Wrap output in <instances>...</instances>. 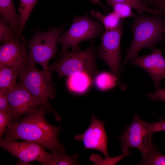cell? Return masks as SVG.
Here are the masks:
<instances>
[{
  "mask_svg": "<svg viewBox=\"0 0 165 165\" xmlns=\"http://www.w3.org/2000/svg\"><path fill=\"white\" fill-rule=\"evenodd\" d=\"M46 112L41 106L18 122L9 123L2 138L10 141L22 140L33 142L49 149L52 152H66L58 138L63 127L49 123L45 118Z\"/></svg>",
  "mask_w": 165,
  "mask_h": 165,
  "instance_id": "obj_1",
  "label": "cell"
},
{
  "mask_svg": "<svg viewBox=\"0 0 165 165\" xmlns=\"http://www.w3.org/2000/svg\"><path fill=\"white\" fill-rule=\"evenodd\" d=\"M133 18L132 24L128 25L133 31V39L127 49L121 71L129 61L138 55L141 50L147 47L151 50L157 43L165 40V18L157 15L149 16L145 13L135 14Z\"/></svg>",
  "mask_w": 165,
  "mask_h": 165,
  "instance_id": "obj_2",
  "label": "cell"
},
{
  "mask_svg": "<svg viewBox=\"0 0 165 165\" xmlns=\"http://www.w3.org/2000/svg\"><path fill=\"white\" fill-rule=\"evenodd\" d=\"M53 72L47 70H40L35 64H29L19 73L20 82L39 101L47 113H53L56 119L61 118L49 101L55 96V83L52 79Z\"/></svg>",
  "mask_w": 165,
  "mask_h": 165,
  "instance_id": "obj_3",
  "label": "cell"
},
{
  "mask_svg": "<svg viewBox=\"0 0 165 165\" xmlns=\"http://www.w3.org/2000/svg\"><path fill=\"white\" fill-rule=\"evenodd\" d=\"M65 26L64 23L46 31H38L34 33L31 38L26 42L29 64H38L43 70H48L49 62L55 57L58 52L57 44Z\"/></svg>",
  "mask_w": 165,
  "mask_h": 165,
  "instance_id": "obj_4",
  "label": "cell"
},
{
  "mask_svg": "<svg viewBox=\"0 0 165 165\" xmlns=\"http://www.w3.org/2000/svg\"><path fill=\"white\" fill-rule=\"evenodd\" d=\"M61 58L49 66L48 69L58 74L56 82L61 78L82 72L93 77L98 72L96 63V53L93 45L81 51L68 50L60 53Z\"/></svg>",
  "mask_w": 165,
  "mask_h": 165,
  "instance_id": "obj_5",
  "label": "cell"
},
{
  "mask_svg": "<svg viewBox=\"0 0 165 165\" xmlns=\"http://www.w3.org/2000/svg\"><path fill=\"white\" fill-rule=\"evenodd\" d=\"M103 30L101 22L97 19H91L88 14L75 16L69 28L62 33L59 38L61 47L60 53L70 48L72 51L80 50V42L97 37Z\"/></svg>",
  "mask_w": 165,
  "mask_h": 165,
  "instance_id": "obj_6",
  "label": "cell"
},
{
  "mask_svg": "<svg viewBox=\"0 0 165 165\" xmlns=\"http://www.w3.org/2000/svg\"><path fill=\"white\" fill-rule=\"evenodd\" d=\"M124 20L116 28L105 30L101 37V44L97 54V57L107 64L111 72L118 78V85L122 90H126L127 87L120 75L121 64L120 44Z\"/></svg>",
  "mask_w": 165,
  "mask_h": 165,
  "instance_id": "obj_7",
  "label": "cell"
},
{
  "mask_svg": "<svg viewBox=\"0 0 165 165\" xmlns=\"http://www.w3.org/2000/svg\"><path fill=\"white\" fill-rule=\"evenodd\" d=\"M153 133L152 123L145 121L135 114L132 121L118 138L121 142L122 152L126 153L129 148H134L138 149L142 155L145 154L154 144Z\"/></svg>",
  "mask_w": 165,
  "mask_h": 165,
  "instance_id": "obj_8",
  "label": "cell"
},
{
  "mask_svg": "<svg viewBox=\"0 0 165 165\" xmlns=\"http://www.w3.org/2000/svg\"><path fill=\"white\" fill-rule=\"evenodd\" d=\"M10 123L19 121L24 116L35 111L41 106L38 100L20 82L8 91Z\"/></svg>",
  "mask_w": 165,
  "mask_h": 165,
  "instance_id": "obj_9",
  "label": "cell"
},
{
  "mask_svg": "<svg viewBox=\"0 0 165 165\" xmlns=\"http://www.w3.org/2000/svg\"><path fill=\"white\" fill-rule=\"evenodd\" d=\"M0 145L3 149L17 158L22 163L37 161L40 164L46 161L52 155V153L47 152L40 145L27 141L17 142L2 138H0Z\"/></svg>",
  "mask_w": 165,
  "mask_h": 165,
  "instance_id": "obj_10",
  "label": "cell"
},
{
  "mask_svg": "<svg viewBox=\"0 0 165 165\" xmlns=\"http://www.w3.org/2000/svg\"><path fill=\"white\" fill-rule=\"evenodd\" d=\"M25 39L15 37L4 42L0 47V65L12 68L19 72L29 64Z\"/></svg>",
  "mask_w": 165,
  "mask_h": 165,
  "instance_id": "obj_11",
  "label": "cell"
},
{
  "mask_svg": "<svg viewBox=\"0 0 165 165\" xmlns=\"http://www.w3.org/2000/svg\"><path fill=\"white\" fill-rule=\"evenodd\" d=\"M104 123V121L99 120L93 114L91 123L87 129L82 134L76 135L75 138L77 141H82L85 149L98 151L108 158L109 157L107 148L108 137Z\"/></svg>",
  "mask_w": 165,
  "mask_h": 165,
  "instance_id": "obj_12",
  "label": "cell"
},
{
  "mask_svg": "<svg viewBox=\"0 0 165 165\" xmlns=\"http://www.w3.org/2000/svg\"><path fill=\"white\" fill-rule=\"evenodd\" d=\"M151 50L150 54L141 57L138 55L131 63L141 67L150 75L157 90L161 89L160 81L165 78V58L160 49L155 47Z\"/></svg>",
  "mask_w": 165,
  "mask_h": 165,
  "instance_id": "obj_13",
  "label": "cell"
},
{
  "mask_svg": "<svg viewBox=\"0 0 165 165\" xmlns=\"http://www.w3.org/2000/svg\"><path fill=\"white\" fill-rule=\"evenodd\" d=\"M93 77L84 72L68 76L66 85L71 93L77 95H84L90 90L93 83Z\"/></svg>",
  "mask_w": 165,
  "mask_h": 165,
  "instance_id": "obj_14",
  "label": "cell"
},
{
  "mask_svg": "<svg viewBox=\"0 0 165 165\" xmlns=\"http://www.w3.org/2000/svg\"><path fill=\"white\" fill-rule=\"evenodd\" d=\"M0 14L1 17L10 25L16 36L19 34L20 26V16L14 7L13 0H0Z\"/></svg>",
  "mask_w": 165,
  "mask_h": 165,
  "instance_id": "obj_15",
  "label": "cell"
},
{
  "mask_svg": "<svg viewBox=\"0 0 165 165\" xmlns=\"http://www.w3.org/2000/svg\"><path fill=\"white\" fill-rule=\"evenodd\" d=\"M93 83L100 91H106L113 89L118 84L119 79L111 72L103 71L97 72L94 76Z\"/></svg>",
  "mask_w": 165,
  "mask_h": 165,
  "instance_id": "obj_16",
  "label": "cell"
},
{
  "mask_svg": "<svg viewBox=\"0 0 165 165\" xmlns=\"http://www.w3.org/2000/svg\"><path fill=\"white\" fill-rule=\"evenodd\" d=\"M19 73L12 68L0 65V90L8 91L16 84Z\"/></svg>",
  "mask_w": 165,
  "mask_h": 165,
  "instance_id": "obj_17",
  "label": "cell"
},
{
  "mask_svg": "<svg viewBox=\"0 0 165 165\" xmlns=\"http://www.w3.org/2000/svg\"><path fill=\"white\" fill-rule=\"evenodd\" d=\"M79 154L68 156L66 152H52L50 157L40 164L42 165H71L79 164Z\"/></svg>",
  "mask_w": 165,
  "mask_h": 165,
  "instance_id": "obj_18",
  "label": "cell"
},
{
  "mask_svg": "<svg viewBox=\"0 0 165 165\" xmlns=\"http://www.w3.org/2000/svg\"><path fill=\"white\" fill-rule=\"evenodd\" d=\"M140 165H165V155L161 153L154 144L138 163Z\"/></svg>",
  "mask_w": 165,
  "mask_h": 165,
  "instance_id": "obj_19",
  "label": "cell"
},
{
  "mask_svg": "<svg viewBox=\"0 0 165 165\" xmlns=\"http://www.w3.org/2000/svg\"><path fill=\"white\" fill-rule=\"evenodd\" d=\"M91 16L97 18L102 23L105 30H112L118 27L123 20L113 11L106 15H104L98 11L92 10Z\"/></svg>",
  "mask_w": 165,
  "mask_h": 165,
  "instance_id": "obj_20",
  "label": "cell"
},
{
  "mask_svg": "<svg viewBox=\"0 0 165 165\" xmlns=\"http://www.w3.org/2000/svg\"><path fill=\"white\" fill-rule=\"evenodd\" d=\"M38 0H20L18 11L20 21L19 34L20 36H22L24 27L32 9Z\"/></svg>",
  "mask_w": 165,
  "mask_h": 165,
  "instance_id": "obj_21",
  "label": "cell"
},
{
  "mask_svg": "<svg viewBox=\"0 0 165 165\" xmlns=\"http://www.w3.org/2000/svg\"><path fill=\"white\" fill-rule=\"evenodd\" d=\"M107 4L112 7L114 12L122 20L128 17H133L135 15L132 11V8L126 4L116 2L108 0Z\"/></svg>",
  "mask_w": 165,
  "mask_h": 165,
  "instance_id": "obj_22",
  "label": "cell"
},
{
  "mask_svg": "<svg viewBox=\"0 0 165 165\" xmlns=\"http://www.w3.org/2000/svg\"><path fill=\"white\" fill-rule=\"evenodd\" d=\"M112 1L126 4L132 8L135 9L138 14H141L147 12L157 15L156 12L153 9L147 6L141 0H110Z\"/></svg>",
  "mask_w": 165,
  "mask_h": 165,
  "instance_id": "obj_23",
  "label": "cell"
},
{
  "mask_svg": "<svg viewBox=\"0 0 165 165\" xmlns=\"http://www.w3.org/2000/svg\"><path fill=\"white\" fill-rule=\"evenodd\" d=\"M18 37L9 24L2 17L0 19V43Z\"/></svg>",
  "mask_w": 165,
  "mask_h": 165,
  "instance_id": "obj_24",
  "label": "cell"
},
{
  "mask_svg": "<svg viewBox=\"0 0 165 165\" xmlns=\"http://www.w3.org/2000/svg\"><path fill=\"white\" fill-rule=\"evenodd\" d=\"M147 4L156 12L157 15L165 18V0H150Z\"/></svg>",
  "mask_w": 165,
  "mask_h": 165,
  "instance_id": "obj_25",
  "label": "cell"
},
{
  "mask_svg": "<svg viewBox=\"0 0 165 165\" xmlns=\"http://www.w3.org/2000/svg\"><path fill=\"white\" fill-rule=\"evenodd\" d=\"M8 91L0 90V111H4L9 114Z\"/></svg>",
  "mask_w": 165,
  "mask_h": 165,
  "instance_id": "obj_26",
  "label": "cell"
},
{
  "mask_svg": "<svg viewBox=\"0 0 165 165\" xmlns=\"http://www.w3.org/2000/svg\"><path fill=\"white\" fill-rule=\"evenodd\" d=\"M10 123V115L6 112L0 111V138L5 131Z\"/></svg>",
  "mask_w": 165,
  "mask_h": 165,
  "instance_id": "obj_27",
  "label": "cell"
},
{
  "mask_svg": "<svg viewBox=\"0 0 165 165\" xmlns=\"http://www.w3.org/2000/svg\"><path fill=\"white\" fill-rule=\"evenodd\" d=\"M147 96L152 101L158 100L165 102V88L156 90L154 92L147 94Z\"/></svg>",
  "mask_w": 165,
  "mask_h": 165,
  "instance_id": "obj_28",
  "label": "cell"
},
{
  "mask_svg": "<svg viewBox=\"0 0 165 165\" xmlns=\"http://www.w3.org/2000/svg\"><path fill=\"white\" fill-rule=\"evenodd\" d=\"M153 133L165 131V120L161 119L158 122L152 123Z\"/></svg>",
  "mask_w": 165,
  "mask_h": 165,
  "instance_id": "obj_29",
  "label": "cell"
},
{
  "mask_svg": "<svg viewBox=\"0 0 165 165\" xmlns=\"http://www.w3.org/2000/svg\"><path fill=\"white\" fill-rule=\"evenodd\" d=\"M91 2L94 4H97L102 7L103 9L106 12H108V9L103 5L100 0H90Z\"/></svg>",
  "mask_w": 165,
  "mask_h": 165,
  "instance_id": "obj_30",
  "label": "cell"
},
{
  "mask_svg": "<svg viewBox=\"0 0 165 165\" xmlns=\"http://www.w3.org/2000/svg\"><path fill=\"white\" fill-rule=\"evenodd\" d=\"M150 0H141L142 2L145 4H146Z\"/></svg>",
  "mask_w": 165,
  "mask_h": 165,
  "instance_id": "obj_31",
  "label": "cell"
},
{
  "mask_svg": "<svg viewBox=\"0 0 165 165\" xmlns=\"http://www.w3.org/2000/svg\"><path fill=\"white\" fill-rule=\"evenodd\" d=\"M163 32H164V34H165V28H164V29Z\"/></svg>",
  "mask_w": 165,
  "mask_h": 165,
  "instance_id": "obj_32",
  "label": "cell"
}]
</instances>
